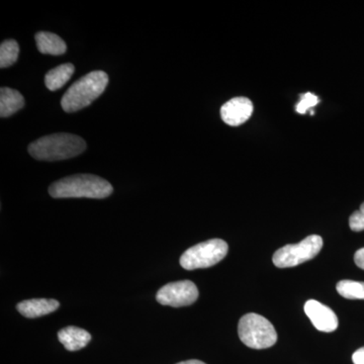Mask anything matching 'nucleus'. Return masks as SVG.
I'll use <instances>...</instances> for the list:
<instances>
[{
  "mask_svg": "<svg viewBox=\"0 0 364 364\" xmlns=\"http://www.w3.org/2000/svg\"><path fill=\"white\" fill-rule=\"evenodd\" d=\"M86 143L79 136L68 133L52 134L28 146V153L41 161L70 159L85 152Z\"/></svg>",
  "mask_w": 364,
  "mask_h": 364,
  "instance_id": "f257e3e1",
  "label": "nucleus"
},
{
  "mask_svg": "<svg viewBox=\"0 0 364 364\" xmlns=\"http://www.w3.org/2000/svg\"><path fill=\"white\" fill-rule=\"evenodd\" d=\"M112 184L93 174H75L55 181L49 193L54 198H105L112 193Z\"/></svg>",
  "mask_w": 364,
  "mask_h": 364,
  "instance_id": "f03ea898",
  "label": "nucleus"
},
{
  "mask_svg": "<svg viewBox=\"0 0 364 364\" xmlns=\"http://www.w3.org/2000/svg\"><path fill=\"white\" fill-rule=\"evenodd\" d=\"M109 85V76L104 71H92L76 81L61 100L62 109L74 112L92 104L104 93Z\"/></svg>",
  "mask_w": 364,
  "mask_h": 364,
  "instance_id": "7ed1b4c3",
  "label": "nucleus"
},
{
  "mask_svg": "<svg viewBox=\"0 0 364 364\" xmlns=\"http://www.w3.org/2000/svg\"><path fill=\"white\" fill-rule=\"evenodd\" d=\"M238 334L246 346L253 349H265L277 341V333L267 318L250 313L239 321Z\"/></svg>",
  "mask_w": 364,
  "mask_h": 364,
  "instance_id": "20e7f679",
  "label": "nucleus"
},
{
  "mask_svg": "<svg viewBox=\"0 0 364 364\" xmlns=\"http://www.w3.org/2000/svg\"><path fill=\"white\" fill-rule=\"evenodd\" d=\"M228 244L222 239H210L188 248L181 257L184 269L195 270L214 267L228 254Z\"/></svg>",
  "mask_w": 364,
  "mask_h": 364,
  "instance_id": "39448f33",
  "label": "nucleus"
},
{
  "mask_svg": "<svg viewBox=\"0 0 364 364\" xmlns=\"http://www.w3.org/2000/svg\"><path fill=\"white\" fill-rule=\"evenodd\" d=\"M322 237L311 235L299 244H289L279 249L273 255L272 261L277 267H294L314 259L322 250Z\"/></svg>",
  "mask_w": 364,
  "mask_h": 364,
  "instance_id": "423d86ee",
  "label": "nucleus"
},
{
  "mask_svg": "<svg viewBox=\"0 0 364 364\" xmlns=\"http://www.w3.org/2000/svg\"><path fill=\"white\" fill-rule=\"evenodd\" d=\"M198 298V287L191 280L170 282L162 287L156 296L158 303L174 308L193 305Z\"/></svg>",
  "mask_w": 364,
  "mask_h": 364,
  "instance_id": "0eeeda50",
  "label": "nucleus"
},
{
  "mask_svg": "<svg viewBox=\"0 0 364 364\" xmlns=\"http://www.w3.org/2000/svg\"><path fill=\"white\" fill-rule=\"evenodd\" d=\"M305 313L321 332H334L338 328V318L329 306L323 305L320 301L310 299L305 304Z\"/></svg>",
  "mask_w": 364,
  "mask_h": 364,
  "instance_id": "6e6552de",
  "label": "nucleus"
},
{
  "mask_svg": "<svg viewBox=\"0 0 364 364\" xmlns=\"http://www.w3.org/2000/svg\"><path fill=\"white\" fill-rule=\"evenodd\" d=\"M254 107L247 97H234L221 107L223 121L231 127L241 126L252 116Z\"/></svg>",
  "mask_w": 364,
  "mask_h": 364,
  "instance_id": "1a4fd4ad",
  "label": "nucleus"
},
{
  "mask_svg": "<svg viewBox=\"0 0 364 364\" xmlns=\"http://www.w3.org/2000/svg\"><path fill=\"white\" fill-rule=\"evenodd\" d=\"M59 306V301L56 299H33L21 301L16 309L23 317L32 318L49 315L58 310Z\"/></svg>",
  "mask_w": 364,
  "mask_h": 364,
  "instance_id": "9d476101",
  "label": "nucleus"
},
{
  "mask_svg": "<svg viewBox=\"0 0 364 364\" xmlns=\"http://www.w3.org/2000/svg\"><path fill=\"white\" fill-rule=\"evenodd\" d=\"M58 339L68 351H77L85 348L90 343L91 335L81 328L70 327L63 328L58 332Z\"/></svg>",
  "mask_w": 364,
  "mask_h": 364,
  "instance_id": "9b49d317",
  "label": "nucleus"
},
{
  "mask_svg": "<svg viewBox=\"0 0 364 364\" xmlns=\"http://www.w3.org/2000/svg\"><path fill=\"white\" fill-rule=\"evenodd\" d=\"M25 100L18 90L9 87L0 90V116L7 117L13 116L23 109Z\"/></svg>",
  "mask_w": 364,
  "mask_h": 364,
  "instance_id": "f8f14e48",
  "label": "nucleus"
},
{
  "mask_svg": "<svg viewBox=\"0 0 364 364\" xmlns=\"http://www.w3.org/2000/svg\"><path fill=\"white\" fill-rule=\"evenodd\" d=\"M37 47L42 54L54 55L59 56L66 52L65 42L53 33L40 32L36 35Z\"/></svg>",
  "mask_w": 364,
  "mask_h": 364,
  "instance_id": "ddd939ff",
  "label": "nucleus"
},
{
  "mask_svg": "<svg viewBox=\"0 0 364 364\" xmlns=\"http://www.w3.org/2000/svg\"><path fill=\"white\" fill-rule=\"evenodd\" d=\"M74 70H75V68L70 63L63 64V65L52 69L46 74V87L52 91L58 90L59 88L63 87L70 80Z\"/></svg>",
  "mask_w": 364,
  "mask_h": 364,
  "instance_id": "4468645a",
  "label": "nucleus"
},
{
  "mask_svg": "<svg viewBox=\"0 0 364 364\" xmlns=\"http://www.w3.org/2000/svg\"><path fill=\"white\" fill-rule=\"evenodd\" d=\"M340 296L348 299H364V282L344 279L336 286Z\"/></svg>",
  "mask_w": 364,
  "mask_h": 364,
  "instance_id": "2eb2a0df",
  "label": "nucleus"
},
{
  "mask_svg": "<svg viewBox=\"0 0 364 364\" xmlns=\"http://www.w3.org/2000/svg\"><path fill=\"white\" fill-rule=\"evenodd\" d=\"M18 53L20 48L16 41L6 40L2 42L0 46V67L7 68L14 65L18 58Z\"/></svg>",
  "mask_w": 364,
  "mask_h": 364,
  "instance_id": "dca6fc26",
  "label": "nucleus"
},
{
  "mask_svg": "<svg viewBox=\"0 0 364 364\" xmlns=\"http://www.w3.org/2000/svg\"><path fill=\"white\" fill-rule=\"evenodd\" d=\"M318 104V97L312 92L304 93L301 95V100L296 107V112L301 114H306L309 109Z\"/></svg>",
  "mask_w": 364,
  "mask_h": 364,
  "instance_id": "f3484780",
  "label": "nucleus"
},
{
  "mask_svg": "<svg viewBox=\"0 0 364 364\" xmlns=\"http://www.w3.org/2000/svg\"><path fill=\"white\" fill-rule=\"evenodd\" d=\"M349 227L353 232L364 231V203L349 218Z\"/></svg>",
  "mask_w": 364,
  "mask_h": 364,
  "instance_id": "a211bd4d",
  "label": "nucleus"
},
{
  "mask_svg": "<svg viewBox=\"0 0 364 364\" xmlns=\"http://www.w3.org/2000/svg\"><path fill=\"white\" fill-rule=\"evenodd\" d=\"M354 261L359 268L364 270V248L359 249L354 255Z\"/></svg>",
  "mask_w": 364,
  "mask_h": 364,
  "instance_id": "6ab92c4d",
  "label": "nucleus"
},
{
  "mask_svg": "<svg viewBox=\"0 0 364 364\" xmlns=\"http://www.w3.org/2000/svg\"><path fill=\"white\" fill-rule=\"evenodd\" d=\"M352 360L354 364H364V347H361L358 350L354 352Z\"/></svg>",
  "mask_w": 364,
  "mask_h": 364,
  "instance_id": "aec40b11",
  "label": "nucleus"
},
{
  "mask_svg": "<svg viewBox=\"0 0 364 364\" xmlns=\"http://www.w3.org/2000/svg\"><path fill=\"white\" fill-rule=\"evenodd\" d=\"M177 364H205V363H203V361L196 360V359H193V360L181 361V363H179Z\"/></svg>",
  "mask_w": 364,
  "mask_h": 364,
  "instance_id": "412c9836",
  "label": "nucleus"
}]
</instances>
